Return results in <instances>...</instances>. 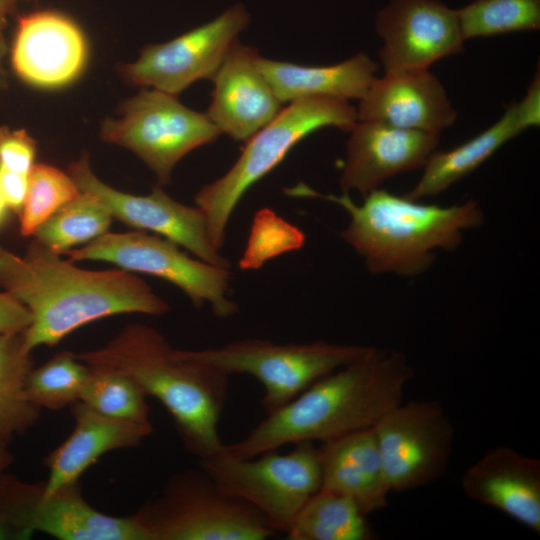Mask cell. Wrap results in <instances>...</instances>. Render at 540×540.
Here are the masks:
<instances>
[{
    "label": "cell",
    "instance_id": "obj_15",
    "mask_svg": "<svg viewBox=\"0 0 540 540\" xmlns=\"http://www.w3.org/2000/svg\"><path fill=\"white\" fill-rule=\"evenodd\" d=\"M375 27L385 74L429 69L464 49L456 10L438 0H392Z\"/></svg>",
    "mask_w": 540,
    "mask_h": 540
},
{
    "label": "cell",
    "instance_id": "obj_4",
    "mask_svg": "<svg viewBox=\"0 0 540 540\" xmlns=\"http://www.w3.org/2000/svg\"><path fill=\"white\" fill-rule=\"evenodd\" d=\"M286 193L322 198L341 206L350 217L341 237L375 274L415 276L424 272L434 262L435 250L456 248L463 231L480 226L484 219L473 199L443 207L375 189L356 204L349 193L325 195L303 183Z\"/></svg>",
    "mask_w": 540,
    "mask_h": 540
},
{
    "label": "cell",
    "instance_id": "obj_34",
    "mask_svg": "<svg viewBox=\"0 0 540 540\" xmlns=\"http://www.w3.org/2000/svg\"><path fill=\"white\" fill-rule=\"evenodd\" d=\"M28 175L0 166V194L6 206L20 215L28 190Z\"/></svg>",
    "mask_w": 540,
    "mask_h": 540
},
{
    "label": "cell",
    "instance_id": "obj_28",
    "mask_svg": "<svg viewBox=\"0 0 540 540\" xmlns=\"http://www.w3.org/2000/svg\"><path fill=\"white\" fill-rule=\"evenodd\" d=\"M89 366L80 401L109 417L151 423L148 396L131 376L108 366Z\"/></svg>",
    "mask_w": 540,
    "mask_h": 540
},
{
    "label": "cell",
    "instance_id": "obj_31",
    "mask_svg": "<svg viewBox=\"0 0 540 540\" xmlns=\"http://www.w3.org/2000/svg\"><path fill=\"white\" fill-rule=\"evenodd\" d=\"M80 190L72 177L43 163L34 164L28 175V190L20 213V233L33 236L36 229Z\"/></svg>",
    "mask_w": 540,
    "mask_h": 540
},
{
    "label": "cell",
    "instance_id": "obj_19",
    "mask_svg": "<svg viewBox=\"0 0 540 540\" xmlns=\"http://www.w3.org/2000/svg\"><path fill=\"white\" fill-rule=\"evenodd\" d=\"M356 111L357 121L437 134L457 118L446 90L429 69L376 77Z\"/></svg>",
    "mask_w": 540,
    "mask_h": 540
},
{
    "label": "cell",
    "instance_id": "obj_39",
    "mask_svg": "<svg viewBox=\"0 0 540 540\" xmlns=\"http://www.w3.org/2000/svg\"><path fill=\"white\" fill-rule=\"evenodd\" d=\"M7 73L3 66L0 65V90L7 87Z\"/></svg>",
    "mask_w": 540,
    "mask_h": 540
},
{
    "label": "cell",
    "instance_id": "obj_23",
    "mask_svg": "<svg viewBox=\"0 0 540 540\" xmlns=\"http://www.w3.org/2000/svg\"><path fill=\"white\" fill-rule=\"evenodd\" d=\"M540 111L525 100L513 101L493 125L461 145L434 152L416 185L404 196L418 201L434 196L461 180L524 130L539 126Z\"/></svg>",
    "mask_w": 540,
    "mask_h": 540
},
{
    "label": "cell",
    "instance_id": "obj_24",
    "mask_svg": "<svg viewBox=\"0 0 540 540\" xmlns=\"http://www.w3.org/2000/svg\"><path fill=\"white\" fill-rule=\"evenodd\" d=\"M258 66L282 102L307 97L361 99L376 79L378 64L366 53L329 66H305L258 57Z\"/></svg>",
    "mask_w": 540,
    "mask_h": 540
},
{
    "label": "cell",
    "instance_id": "obj_21",
    "mask_svg": "<svg viewBox=\"0 0 540 540\" xmlns=\"http://www.w3.org/2000/svg\"><path fill=\"white\" fill-rule=\"evenodd\" d=\"M71 434L44 460L48 477L45 494L79 482L81 475L107 452L138 446L152 433V423H137L106 416L82 401L71 406Z\"/></svg>",
    "mask_w": 540,
    "mask_h": 540
},
{
    "label": "cell",
    "instance_id": "obj_13",
    "mask_svg": "<svg viewBox=\"0 0 540 540\" xmlns=\"http://www.w3.org/2000/svg\"><path fill=\"white\" fill-rule=\"evenodd\" d=\"M249 15L241 4L168 42L144 47L121 68L128 83L178 95L200 79L212 78L246 27Z\"/></svg>",
    "mask_w": 540,
    "mask_h": 540
},
{
    "label": "cell",
    "instance_id": "obj_6",
    "mask_svg": "<svg viewBox=\"0 0 540 540\" xmlns=\"http://www.w3.org/2000/svg\"><path fill=\"white\" fill-rule=\"evenodd\" d=\"M134 515L148 540H265L278 532L200 466L172 475Z\"/></svg>",
    "mask_w": 540,
    "mask_h": 540
},
{
    "label": "cell",
    "instance_id": "obj_35",
    "mask_svg": "<svg viewBox=\"0 0 540 540\" xmlns=\"http://www.w3.org/2000/svg\"><path fill=\"white\" fill-rule=\"evenodd\" d=\"M28 0H0V65L4 67L3 60L7 53V44L5 40V29L7 19L21 3Z\"/></svg>",
    "mask_w": 540,
    "mask_h": 540
},
{
    "label": "cell",
    "instance_id": "obj_32",
    "mask_svg": "<svg viewBox=\"0 0 540 540\" xmlns=\"http://www.w3.org/2000/svg\"><path fill=\"white\" fill-rule=\"evenodd\" d=\"M36 152V141L25 130L0 126V166L29 174Z\"/></svg>",
    "mask_w": 540,
    "mask_h": 540
},
{
    "label": "cell",
    "instance_id": "obj_18",
    "mask_svg": "<svg viewBox=\"0 0 540 540\" xmlns=\"http://www.w3.org/2000/svg\"><path fill=\"white\" fill-rule=\"evenodd\" d=\"M258 57L255 48L236 40L211 78L214 88L207 115L221 133L236 141H247L282 109Z\"/></svg>",
    "mask_w": 540,
    "mask_h": 540
},
{
    "label": "cell",
    "instance_id": "obj_33",
    "mask_svg": "<svg viewBox=\"0 0 540 540\" xmlns=\"http://www.w3.org/2000/svg\"><path fill=\"white\" fill-rule=\"evenodd\" d=\"M29 310L7 292L0 293V335L23 332L31 323Z\"/></svg>",
    "mask_w": 540,
    "mask_h": 540
},
{
    "label": "cell",
    "instance_id": "obj_12",
    "mask_svg": "<svg viewBox=\"0 0 540 540\" xmlns=\"http://www.w3.org/2000/svg\"><path fill=\"white\" fill-rule=\"evenodd\" d=\"M390 492L416 489L447 471L454 428L436 400L400 403L373 427Z\"/></svg>",
    "mask_w": 540,
    "mask_h": 540
},
{
    "label": "cell",
    "instance_id": "obj_7",
    "mask_svg": "<svg viewBox=\"0 0 540 540\" xmlns=\"http://www.w3.org/2000/svg\"><path fill=\"white\" fill-rule=\"evenodd\" d=\"M370 348L326 341L280 344L247 338L187 352L193 359L229 376L246 374L256 378L264 389L261 406L270 414L318 379L359 359Z\"/></svg>",
    "mask_w": 540,
    "mask_h": 540
},
{
    "label": "cell",
    "instance_id": "obj_37",
    "mask_svg": "<svg viewBox=\"0 0 540 540\" xmlns=\"http://www.w3.org/2000/svg\"><path fill=\"white\" fill-rule=\"evenodd\" d=\"M0 540H21L19 534L6 522L0 514Z\"/></svg>",
    "mask_w": 540,
    "mask_h": 540
},
{
    "label": "cell",
    "instance_id": "obj_8",
    "mask_svg": "<svg viewBox=\"0 0 540 540\" xmlns=\"http://www.w3.org/2000/svg\"><path fill=\"white\" fill-rule=\"evenodd\" d=\"M287 453L268 451L250 458L224 453L199 466L227 493L258 510L285 533L305 502L321 488L318 446L304 441Z\"/></svg>",
    "mask_w": 540,
    "mask_h": 540
},
{
    "label": "cell",
    "instance_id": "obj_5",
    "mask_svg": "<svg viewBox=\"0 0 540 540\" xmlns=\"http://www.w3.org/2000/svg\"><path fill=\"white\" fill-rule=\"evenodd\" d=\"M356 122V108L339 98L307 97L281 109L246 141L233 166L195 196L214 247L219 251L223 247L227 225L244 194L278 166L298 142L324 127L349 132Z\"/></svg>",
    "mask_w": 540,
    "mask_h": 540
},
{
    "label": "cell",
    "instance_id": "obj_26",
    "mask_svg": "<svg viewBox=\"0 0 540 540\" xmlns=\"http://www.w3.org/2000/svg\"><path fill=\"white\" fill-rule=\"evenodd\" d=\"M23 332L0 335V442L8 443L39 420L41 409L27 396L26 378L34 361Z\"/></svg>",
    "mask_w": 540,
    "mask_h": 540
},
{
    "label": "cell",
    "instance_id": "obj_36",
    "mask_svg": "<svg viewBox=\"0 0 540 540\" xmlns=\"http://www.w3.org/2000/svg\"><path fill=\"white\" fill-rule=\"evenodd\" d=\"M13 454L9 450L8 443L0 442V476L12 465Z\"/></svg>",
    "mask_w": 540,
    "mask_h": 540
},
{
    "label": "cell",
    "instance_id": "obj_20",
    "mask_svg": "<svg viewBox=\"0 0 540 540\" xmlns=\"http://www.w3.org/2000/svg\"><path fill=\"white\" fill-rule=\"evenodd\" d=\"M463 492L540 533V461L512 447L486 451L463 474Z\"/></svg>",
    "mask_w": 540,
    "mask_h": 540
},
{
    "label": "cell",
    "instance_id": "obj_11",
    "mask_svg": "<svg viewBox=\"0 0 540 540\" xmlns=\"http://www.w3.org/2000/svg\"><path fill=\"white\" fill-rule=\"evenodd\" d=\"M0 514L21 540L44 533L59 540H148L134 514L112 516L95 509L79 482L45 494L44 481L27 483L0 476Z\"/></svg>",
    "mask_w": 540,
    "mask_h": 540
},
{
    "label": "cell",
    "instance_id": "obj_30",
    "mask_svg": "<svg viewBox=\"0 0 540 540\" xmlns=\"http://www.w3.org/2000/svg\"><path fill=\"white\" fill-rule=\"evenodd\" d=\"M456 12L464 41L540 28V0H474Z\"/></svg>",
    "mask_w": 540,
    "mask_h": 540
},
{
    "label": "cell",
    "instance_id": "obj_38",
    "mask_svg": "<svg viewBox=\"0 0 540 540\" xmlns=\"http://www.w3.org/2000/svg\"><path fill=\"white\" fill-rule=\"evenodd\" d=\"M8 207L0 194V225L4 222Z\"/></svg>",
    "mask_w": 540,
    "mask_h": 540
},
{
    "label": "cell",
    "instance_id": "obj_14",
    "mask_svg": "<svg viewBox=\"0 0 540 540\" xmlns=\"http://www.w3.org/2000/svg\"><path fill=\"white\" fill-rule=\"evenodd\" d=\"M68 174L80 191L98 197L113 218L168 238L207 263L230 269V262L212 244L199 207L176 201L159 186L148 195L121 192L94 174L85 154L69 165Z\"/></svg>",
    "mask_w": 540,
    "mask_h": 540
},
{
    "label": "cell",
    "instance_id": "obj_3",
    "mask_svg": "<svg viewBox=\"0 0 540 540\" xmlns=\"http://www.w3.org/2000/svg\"><path fill=\"white\" fill-rule=\"evenodd\" d=\"M87 365H103L131 376L147 396L171 415L188 452L203 460L223 451L219 421L230 376L174 348L155 327L127 324L103 346L76 353Z\"/></svg>",
    "mask_w": 540,
    "mask_h": 540
},
{
    "label": "cell",
    "instance_id": "obj_9",
    "mask_svg": "<svg viewBox=\"0 0 540 540\" xmlns=\"http://www.w3.org/2000/svg\"><path fill=\"white\" fill-rule=\"evenodd\" d=\"M119 119L101 126L103 141L130 150L166 185L176 164L221 134L207 113L181 104L176 96L144 89L123 102Z\"/></svg>",
    "mask_w": 540,
    "mask_h": 540
},
{
    "label": "cell",
    "instance_id": "obj_16",
    "mask_svg": "<svg viewBox=\"0 0 540 540\" xmlns=\"http://www.w3.org/2000/svg\"><path fill=\"white\" fill-rule=\"evenodd\" d=\"M87 57L85 35L66 14L38 10L18 18L11 63L25 83L42 89L67 86L82 74Z\"/></svg>",
    "mask_w": 540,
    "mask_h": 540
},
{
    "label": "cell",
    "instance_id": "obj_29",
    "mask_svg": "<svg viewBox=\"0 0 540 540\" xmlns=\"http://www.w3.org/2000/svg\"><path fill=\"white\" fill-rule=\"evenodd\" d=\"M89 374V365L76 354L62 351L29 371L26 393L41 410H60L80 399Z\"/></svg>",
    "mask_w": 540,
    "mask_h": 540
},
{
    "label": "cell",
    "instance_id": "obj_27",
    "mask_svg": "<svg viewBox=\"0 0 540 540\" xmlns=\"http://www.w3.org/2000/svg\"><path fill=\"white\" fill-rule=\"evenodd\" d=\"M112 218L98 197L91 192L80 191L78 196L44 221L33 236L49 249L62 254L107 233Z\"/></svg>",
    "mask_w": 540,
    "mask_h": 540
},
{
    "label": "cell",
    "instance_id": "obj_2",
    "mask_svg": "<svg viewBox=\"0 0 540 540\" xmlns=\"http://www.w3.org/2000/svg\"><path fill=\"white\" fill-rule=\"evenodd\" d=\"M414 371L406 356L375 347L359 359L318 379L278 410L267 414L222 453L250 458L299 442H325L372 428L403 402Z\"/></svg>",
    "mask_w": 540,
    "mask_h": 540
},
{
    "label": "cell",
    "instance_id": "obj_1",
    "mask_svg": "<svg viewBox=\"0 0 540 540\" xmlns=\"http://www.w3.org/2000/svg\"><path fill=\"white\" fill-rule=\"evenodd\" d=\"M60 255L36 239L23 256L0 246V286L32 316L23 331L28 350L54 346L74 330L109 316L169 312L168 303L132 272L88 270Z\"/></svg>",
    "mask_w": 540,
    "mask_h": 540
},
{
    "label": "cell",
    "instance_id": "obj_10",
    "mask_svg": "<svg viewBox=\"0 0 540 540\" xmlns=\"http://www.w3.org/2000/svg\"><path fill=\"white\" fill-rule=\"evenodd\" d=\"M61 255L70 261H104L129 272L149 274L178 287L200 308L208 304L221 319L238 311L229 298L230 269L195 259L181 251L174 241L146 231L107 232L82 247Z\"/></svg>",
    "mask_w": 540,
    "mask_h": 540
},
{
    "label": "cell",
    "instance_id": "obj_17",
    "mask_svg": "<svg viewBox=\"0 0 540 540\" xmlns=\"http://www.w3.org/2000/svg\"><path fill=\"white\" fill-rule=\"evenodd\" d=\"M349 132L340 186L363 197L395 175L423 168L440 139L437 133L375 121H357Z\"/></svg>",
    "mask_w": 540,
    "mask_h": 540
},
{
    "label": "cell",
    "instance_id": "obj_25",
    "mask_svg": "<svg viewBox=\"0 0 540 540\" xmlns=\"http://www.w3.org/2000/svg\"><path fill=\"white\" fill-rule=\"evenodd\" d=\"M367 515L350 497L320 488L303 505L285 532L288 540H371Z\"/></svg>",
    "mask_w": 540,
    "mask_h": 540
},
{
    "label": "cell",
    "instance_id": "obj_22",
    "mask_svg": "<svg viewBox=\"0 0 540 540\" xmlns=\"http://www.w3.org/2000/svg\"><path fill=\"white\" fill-rule=\"evenodd\" d=\"M318 453L321 488L350 497L367 516L387 506L390 490L373 427L322 442Z\"/></svg>",
    "mask_w": 540,
    "mask_h": 540
}]
</instances>
